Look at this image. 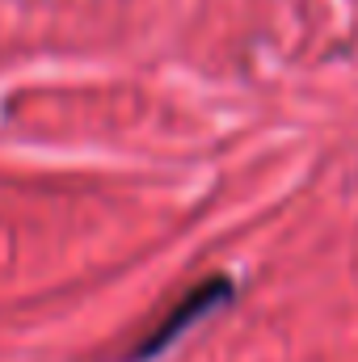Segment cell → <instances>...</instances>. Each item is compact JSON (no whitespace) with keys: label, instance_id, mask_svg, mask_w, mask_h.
<instances>
[{"label":"cell","instance_id":"6da1fadb","mask_svg":"<svg viewBox=\"0 0 358 362\" xmlns=\"http://www.w3.org/2000/svg\"><path fill=\"white\" fill-rule=\"evenodd\" d=\"M228 295H232V282L228 278H207L202 286H194V291H185L178 299V308H169V316L165 320H156L152 325V333L127 354L122 362H152L156 354H165L173 341H178L181 333L190 329V325H198L211 308H219V303H228Z\"/></svg>","mask_w":358,"mask_h":362}]
</instances>
